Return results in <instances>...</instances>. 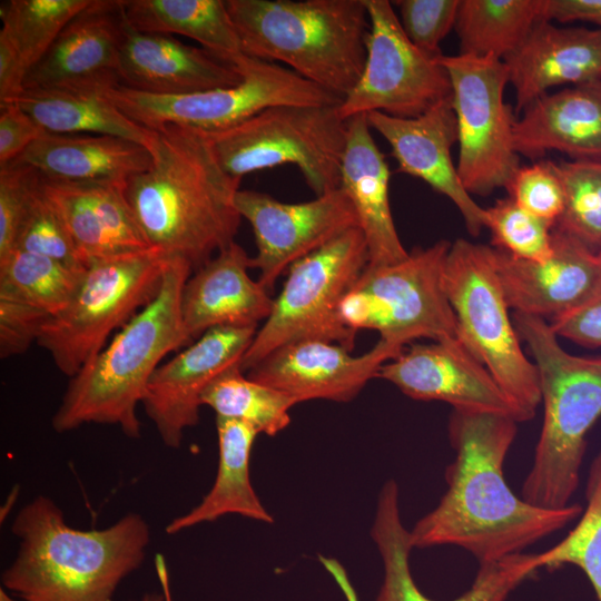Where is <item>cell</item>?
Wrapping results in <instances>:
<instances>
[{
  "instance_id": "1",
  "label": "cell",
  "mask_w": 601,
  "mask_h": 601,
  "mask_svg": "<svg viewBox=\"0 0 601 601\" xmlns=\"http://www.w3.org/2000/svg\"><path fill=\"white\" fill-rule=\"evenodd\" d=\"M509 415L453 410L449 436L455 460L446 467L447 490L410 531L413 548L455 545L479 565L523 551L579 518L583 508L533 505L508 485L503 464L516 436Z\"/></svg>"
},
{
  "instance_id": "2",
  "label": "cell",
  "mask_w": 601,
  "mask_h": 601,
  "mask_svg": "<svg viewBox=\"0 0 601 601\" xmlns=\"http://www.w3.org/2000/svg\"><path fill=\"white\" fill-rule=\"evenodd\" d=\"M156 132L152 165L125 195L147 245L197 269L235 242L240 179L223 169L203 131L166 125Z\"/></svg>"
},
{
  "instance_id": "3",
  "label": "cell",
  "mask_w": 601,
  "mask_h": 601,
  "mask_svg": "<svg viewBox=\"0 0 601 601\" xmlns=\"http://www.w3.org/2000/svg\"><path fill=\"white\" fill-rule=\"evenodd\" d=\"M18 554L2 584L24 601H112L119 583L142 563L150 541L145 519L129 513L101 530H78L39 495L11 526Z\"/></svg>"
},
{
  "instance_id": "4",
  "label": "cell",
  "mask_w": 601,
  "mask_h": 601,
  "mask_svg": "<svg viewBox=\"0 0 601 601\" xmlns=\"http://www.w3.org/2000/svg\"><path fill=\"white\" fill-rule=\"evenodd\" d=\"M193 270L174 256L154 299L128 321L86 366L70 377L52 417L58 433L83 424L117 425L137 439L141 423L137 406L162 358L190 343L180 314V297Z\"/></svg>"
},
{
  "instance_id": "5",
  "label": "cell",
  "mask_w": 601,
  "mask_h": 601,
  "mask_svg": "<svg viewBox=\"0 0 601 601\" xmlns=\"http://www.w3.org/2000/svg\"><path fill=\"white\" fill-rule=\"evenodd\" d=\"M242 52L280 62L344 99L366 59L364 0H226Z\"/></svg>"
},
{
  "instance_id": "6",
  "label": "cell",
  "mask_w": 601,
  "mask_h": 601,
  "mask_svg": "<svg viewBox=\"0 0 601 601\" xmlns=\"http://www.w3.org/2000/svg\"><path fill=\"white\" fill-rule=\"evenodd\" d=\"M513 324L534 358L544 408L521 497L540 508H564L580 482L587 435L601 416V356L570 354L544 318L514 313Z\"/></svg>"
},
{
  "instance_id": "7",
  "label": "cell",
  "mask_w": 601,
  "mask_h": 601,
  "mask_svg": "<svg viewBox=\"0 0 601 601\" xmlns=\"http://www.w3.org/2000/svg\"><path fill=\"white\" fill-rule=\"evenodd\" d=\"M173 257L147 247L90 262L67 307L42 325L37 344L72 377L107 345L112 332L154 299Z\"/></svg>"
},
{
  "instance_id": "8",
  "label": "cell",
  "mask_w": 601,
  "mask_h": 601,
  "mask_svg": "<svg viewBox=\"0 0 601 601\" xmlns=\"http://www.w3.org/2000/svg\"><path fill=\"white\" fill-rule=\"evenodd\" d=\"M444 288L457 322L459 338L487 368L516 412L534 417L541 403L539 374L525 355L509 315L493 247L459 238L451 244Z\"/></svg>"
},
{
  "instance_id": "9",
  "label": "cell",
  "mask_w": 601,
  "mask_h": 601,
  "mask_svg": "<svg viewBox=\"0 0 601 601\" xmlns=\"http://www.w3.org/2000/svg\"><path fill=\"white\" fill-rule=\"evenodd\" d=\"M367 265V245L359 227L293 264L269 316L243 357V372L277 348L300 341H325L353 351L356 331L343 321L341 306Z\"/></svg>"
},
{
  "instance_id": "10",
  "label": "cell",
  "mask_w": 601,
  "mask_h": 601,
  "mask_svg": "<svg viewBox=\"0 0 601 601\" xmlns=\"http://www.w3.org/2000/svg\"><path fill=\"white\" fill-rule=\"evenodd\" d=\"M339 106H276L230 128L204 132L223 169L245 175L296 166L316 196L339 188L346 120Z\"/></svg>"
},
{
  "instance_id": "11",
  "label": "cell",
  "mask_w": 601,
  "mask_h": 601,
  "mask_svg": "<svg viewBox=\"0 0 601 601\" xmlns=\"http://www.w3.org/2000/svg\"><path fill=\"white\" fill-rule=\"evenodd\" d=\"M243 80L235 86L177 96L154 95L121 83L105 95L131 120L156 130L176 125L203 132L236 126L276 106H339L336 95L276 62L238 53L230 57Z\"/></svg>"
},
{
  "instance_id": "12",
  "label": "cell",
  "mask_w": 601,
  "mask_h": 601,
  "mask_svg": "<svg viewBox=\"0 0 601 601\" xmlns=\"http://www.w3.org/2000/svg\"><path fill=\"white\" fill-rule=\"evenodd\" d=\"M447 240L414 248L394 264L367 266L341 306L354 331L373 329L380 339L404 349L417 338L459 337L444 288Z\"/></svg>"
},
{
  "instance_id": "13",
  "label": "cell",
  "mask_w": 601,
  "mask_h": 601,
  "mask_svg": "<svg viewBox=\"0 0 601 601\" xmlns=\"http://www.w3.org/2000/svg\"><path fill=\"white\" fill-rule=\"evenodd\" d=\"M452 86L459 157L456 169L470 195L487 196L505 188L520 167L514 148V110L504 100L505 62L493 56L439 57Z\"/></svg>"
},
{
  "instance_id": "14",
  "label": "cell",
  "mask_w": 601,
  "mask_h": 601,
  "mask_svg": "<svg viewBox=\"0 0 601 601\" xmlns=\"http://www.w3.org/2000/svg\"><path fill=\"white\" fill-rule=\"evenodd\" d=\"M370 28L358 81L338 107L343 119L370 112L415 118L451 97L445 68L407 38L387 0H364Z\"/></svg>"
},
{
  "instance_id": "15",
  "label": "cell",
  "mask_w": 601,
  "mask_h": 601,
  "mask_svg": "<svg viewBox=\"0 0 601 601\" xmlns=\"http://www.w3.org/2000/svg\"><path fill=\"white\" fill-rule=\"evenodd\" d=\"M235 205L252 226L257 254L252 268L270 292L289 267L353 227H359L346 194L337 188L313 200L284 203L256 190H238Z\"/></svg>"
},
{
  "instance_id": "16",
  "label": "cell",
  "mask_w": 601,
  "mask_h": 601,
  "mask_svg": "<svg viewBox=\"0 0 601 601\" xmlns=\"http://www.w3.org/2000/svg\"><path fill=\"white\" fill-rule=\"evenodd\" d=\"M257 329H209L157 367L141 404L166 446H180L185 431L199 421L204 392L219 376L240 367Z\"/></svg>"
},
{
  "instance_id": "17",
  "label": "cell",
  "mask_w": 601,
  "mask_h": 601,
  "mask_svg": "<svg viewBox=\"0 0 601 601\" xmlns=\"http://www.w3.org/2000/svg\"><path fill=\"white\" fill-rule=\"evenodd\" d=\"M377 377L413 400L441 401L456 411L503 414L519 422L509 397L459 337L413 344L383 364Z\"/></svg>"
},
{
  "instance_id": "18",
  "label": "cell",
  "mask_w": 601,
  "mask_h": 601,
  "mask_svg": "<svg viewBox=\"0 0 601 601\" xmlns=\"http://www.w3.org/2000/svg\"><path fill=\"white\" fill-rule=\"evenodd\" d=\"M403 348L382 339L366 353L353 355L344 346L318 339L287 344L250 368L248 377L279 390L297 403L311 400L348 402L378 376Z\"/></svg>"
},
{
  "instance_id": "19",
  "label": "cell",
  "mask_w": 601,
  "mask_h": 601,
  "mask_svg": "<svg viewBox=\"0 0 601 601\" xmlns=\"http://www.w3.org/2000/svg\"><path fill=\"white\" fill-rule=\"evenodd\" d=\"M367 120L390 145L397 173L418 178L447 197L471 235L477 236L485 228L484 208L466 191L452 160L457 129L451 97L415 118L374 111L367 115Z\"/></svg>"
},
{
  "instance_id": "20",
  "label": "cell",
  "mask_w": 601,
  "mask_h": 601,
  "mask_svg": "<svg viewBox=\"0 0 601 601\" xmlns=\"http://www.w3.org/2000/svg\"><path fill=\"white\" fill-rule=\"evenodd\" d=\"M552 245V256L544 262L519 259L493 247L496 274L515 313L552 319L582 304L600 283L597 252L554 228Z\"/></svg>"
},
{
  "instance_id": "21",
  "label": "cell",
  "mask_w": 601,
  "mask_h": 601,
  "mask_svg": "<svg viewBox=\"0 0 601 601\" xmlns=\"http://www.w3.org/2000/svg\"><path fill=\"white\" fill-rule=\"evenodd\" d=\"M124 22L121 0H92L30 69L23 89L104 91L119 85Z\"/></svg>"
},
{
  "instance_id": "22",
  "label": "cell",
  "mask_w": 601,
  "mask_h": 601,
  "mask_svg": "<svg viewBox=\"0 0 601 601\" xmlns=\"http://www.w3.org/2000/svg\"><path fill=\"white\" fill-rule=\"evenodd\" d=\"M371 536L384 565V579L375 601H437L416 585L410 554L414 549L400 509V489L394 480L384 483L377 499ZM539 570L535 553H519L479 565L471 587L451 601H506L510 594Z\"/></svg>"
},
{
  "instance_id": "23",
  "label": "cell",
  "mask_w": 601,
  "mask_h": 601,
  "mask_svg": "<svg viewBox=\"0 0 601 601\" xmlns=\"http://www.w3.org/2000/svg\"><path fill=\"white\" fill-rule=\"evenodd\" d=\"M118 73L126 87L164 96L230 87L243 80L231 60L168 35L139 31L126 18Z\"/></svg>"
},
{
  "instance_id": "24",
  "label": "cell",
  "mask_w": 601,
  "mask_h": 601,
  "mask_svg": "<svg viewBox=\"0 0 601 601\" xmlns=\"http://www.w3.org/2000/svg\"><path fill=\"white\" fill-rule=\"evenodd\" d=\"M252 257L231 243L198 267L184 285L180 314L189 342L217 327H256L274 298L248 270Z\"/></svg>"
},
{
  "instance_id": "25",
  "label": "cell",
  "mask_w": 601,
  "mask_h": 601,
  "mask_svg": "<svg viewBox=\"0 0 601 601\" xmlns=\"http://www.w3.org/2000/svg\"><path fill=\"white\" fill-rule=\"evenodd\" d=\"M503 61L515 91V111L521 112L554 87L601 78V28L542 20Z\"/></svg>"
},
{
  "instance_id": "26",
  "label": "cell",
  "mask_w": 601,
  "mask_h": 601,
  "mask_svg": "<svg viewBox=\"0 0 601 601\" xmlns=\"http://www.w3.org/2000/svg\"><path fill=\"white\" fill-rule=\"evenodd\" d=\"M521 112L513 125L519 156L536 160L559 151L601 162V78L548 92Z\"/></svg>"
},
{
  "instance_id": "27",
  "label": "cell",
  "mask_w": 601,
  "mask_h": 601,
  "mask_svg": "<svg viewBox=\"0 0 601 601\" xmlns=\"http://www.w3.org/2000/svg\"><path fill=\"white\" fill-rule=\"evenodd\" d=\"M38 176L41 191L63 223L85 266L149 247L128 205L126 186L62 183Z\"/></svg>"
},
{
  "instance_id": "28",
  "label": "cell",
  "mask_w": 601,
  "mask_h": 601,
  "mask_svg": "<svg viewBox=\"0 0 601 601\" xmlns=\"http://www.w3.org/2000/svg\"><path fill=\"white\" fill-rule=\"evenodd\" d=\"M391 175L385 155L371 134L367 115L348 118L339 188L356 211L367 245V266L394 264L408 255L392 216Z\"/></svg>"
},
{
  "instance_id": "29",
  "label": "cell",
  "mask_w": 601,
  "mask_h": 601,
  "mask_svg": "<svg viewBox=\"0 0 601 601\" xmlns=\"http://www.w3.org/2000/svg\"><path fill=\"white\" fill-rule=\"evenodd\" d=\"M13 161L49 180L126 186L150 168L152 155L148 148L115 136L46 132Z\"/></svg>"
},
{
  "instance_id": "30",
  "label": "cell",
  "mask_w": 601,
  "mask_h": 601,
  "mask_svg": "<svg viewBox=\"0 0 601 601\" xmlns=\"http://www.w3.org/2000/svg\"><path fill=\"white\" fill-rule=\"evenodd\" d=\"M2 104H14L29 114L46 131L65 135H107L137 142L151 152L156 130L127 117L98 90L67 88L23 89ZM1 105V104H0Z\"/></svg>"
},
{
  "instance_id": "31",
  "label": "cell",
  "mask_w": 601,
  "mask_h": 601,
  "mask_svg": "<svg viewBox=\"0 0 601 601\" xmlns=\"http://www.w3.org/2000/svg\"><path fill=\"white\" fill-rule=\"evenodd\" d=\"M218 435V467L215 482L201 502L188 513L175 518L166 526L168 534L226 514L273 523V516L259 501L249 476V459L259 434L250 425L228 418H216Z\"/></svg>"
},
{
  "instance_id": "32",
  "label": "cell",
  "mask_w": 601,
  "mask_h": 601,
  "mask_svg": "<svg viewBox=\"0 0 601 601\" xmlns=\"http://www.w3.org/2000/svg\"><path fill=\"white\" fill-rule=\"evenodd\" d=\"M137 30L190 38L220 58L242 53L239 37L224 0H121Z\"/></svg>"
},
{
  "instance_id": "33",
  "label": "cell",
  "mask_w": 601,
  "mask_h": 601,
  "mask_svg": "<svg viewBox=\"0 0 601 601\" xmlns=\"http://www.w3.org/2000/svg\"><path fill=\"white\" fill-rule=\"evenodd\" d=\"M545 18V0H460V53L504 60Z\"/></svg>"
},
{
  "instance_id": "34",
  "label": "cell",
  "mask_w": 601,
  "mask_h": 601,
  "mask_svg": "<svg viewBox=\"0 0 601 601\" xmlns=\"http://www.w3.org/2000/svg\"><path fill=\"white\" fill-rule=\"evenodd\" d=\"M201 404L217 417L235 420L259 434L274 436L290 423V408L297 401L288 394L244 376L235 367L214 381L201 396Z\"/></svg>"
},
{
  "instance_id": "35",
  "label": "cell",
  "mask_w": 601,
  "mask_h": 601,
  "mask_svg": "<svg viewBox=\"0 0 601 601\" xmlns=\"http://www.w3.org/2000/svg\"><path fill=\"white\" fill-rule=\"evenodd\" d=\"M92 0H9L0 4L3 37L30 69L65 27Z\"/></svg>"
},
{
  "instance_id": "36",
  "label": "cell",
  "mask_w": 601,
  "mask_h": 601,
  "mask_svg": "<svg viewBox=\"0 0 601 601\" xmlns=\"http://www.w3.org/2000/svg\"><path fill=\"white\" fill-rule=\"evenodd\" d=\"M83 270L77 272L52 258L14 249L0 260V290L51 317L67 307Z\"/></svg>"
},
{
  "instance_id": "37",
  "label": "cell",
  "mask_w": 601,
  "mask_h": 601,
  "mask_svg": "<svg viewBox=\"0 0 601 601\" xmlns=\"http://www.w3.org/2000/svg\"><path fill=\"white\" fill-rule=\"evenodd\" d=\"M587 508L578 524L559 543L535 553L539 569L554 570L563 565L581 569L601 601V451L593 459L587 486Z\"/></svg>"
},
{
  "instance_id": "38",
  "label": "cell",
  "mask_w": 601,
  "mask_h": 601,
  "mask_svg": "<svg viewBox=\"0 0 601 601\" xmlns=\"http://www.w3.org/2000/svg\"><path fill=\"white\" fill-rule=\"evenodd\" d=\"M564 190V209L554 229L592 250L601 248V162L554 161Z\"/></svg>"
},
{
  "instance_id": "39",
  "label": "cell",
  "mask_w": 601,
  "mask_h": 601,
  "mask_svg": "<svg viewBox=\"0 0 601 601\" xmlns=\"http://www.w3.org/2000/svg\"><path fill=\"white\" fill-rule=\"evenodd\" d=\"M484 216L492 247L531 262H544L552 256L553 226L524 210L511 197L484 208Z\"/></svg>"
},
{
  "instance_id": "40",
  "label": "cell",
  "mask_w": 601,
  "mask_h": 601,
  "mask_svg": "<svg viewBox=\"0 0 601 601\" xmlns=\"http://www.w3.org/2000/svg\"><path fill=\"white\" fill-rule=\"evenodd\" d=\"M14 249L52 258L77 272L86 268L63 223L41 191L39 176L18 230Z\"/></svg>"
},
{
  "instance_id": "41",
  "label": "cell",
  "mask_w": 601,
  "mask_h": 601,
  "mask_svg": "<svg viewBox=\"0 0 601 601\" xmlns=\"http://www.w3.org/2000/svg\"><path fill=\"white\" fill-rule=\"evenodd\" d=\"M505 189L520 207L553 227L564 209V190L552 160L520 165Z\"/></svg>"
},
{
  "instance_id": "42",
  "label": "cell",
  "mask_w": 601,
  "mask_h": 601,
  "mask_svg": "<svg viewBox=\"0 0 601 601\" xmlns=\"http://www.w3.org/2000/svg\"><path fill=\"white\" fill-rule=\"evenodd\" d=\"M398 20L411 42L426 55L442 56L441 42L455 27L460 0H400Z\"/></svg>"
},
{
  "instance_id": "43",
  "label": "cell",
  "mask_w": 601,
  "mask_h": 601,
  "mask_svg": "<svg viewBox=\"0 0 601 601\" xmlns=\"http://www.w3.org/2000/svg\"><path fill=\"white\" fill-rule=\"evenodd\" d=\"M37 173L22 164L9 162L0 167V260L14 248Z\"/></svg>"
},
{
  "instance_id": "44",
  "label": "cell",
  "mask_w": 601,
  "mask_h": 601,
  "mask_svg": "<svg viewBox=\"0 0 601 601\" xmlns=\"http://www.w3.org/2000/svg\"><path fill=\"white\" fill-rule=\"evenodd\" d=\"M49 318L43 311L0 290V356L8 358L27 352L37 343L42 325Z\"/></svg>"
},
{
  "instance_id": "45",
  "label": "cell",
  "mask_w": 601,
  "mask_h": 601,
  "mask_svg": "<svg viewBox=\"0 0 601 601\" xmlns=\"http://www.w3.org/2000/svg\"><path fill=\"white\" fill-rule=\"evenodd\" d=\"M558 337L589 348L601 347V280L575 308L549 322Z\"/></svg>"
},
{
  "instance_id": "46",
  "label": "cell",
  "mask_w": 601,
  "mask_h": 601,
  "mask_svg": "<svg viewBox=\"0 0 601 601\" xmlns=\"http://www.w3.org/2000/svg\"><path fill=\"white\" fill-rule=\"evenodd\" d=\"M46 131L14 104L0 105V167L21 156Z\"/></svg>"
},
{
  "instance_id": "47",
  "label": "cell",
  "mask_w": 601,
  "mask_h": 601,
  "mask_svg": "<svg viewBox=\"0 0 601 601\" xmlns=\"http://www.w3.org/2000/svg\"><path fill=\"white\" fill-rule=\"evenodd\" d=\"M545 18L562 23L589 22L601 28V0H545Z\"/></svg>"
},
{
  "instance_id": "48",
  "label": "cell",
  "mask_w": 601,
  "mask_h": 601,
  "mask_svg": "<svg viewBox=\"0 0 601 601\" xmlns=\"http://www.w3.org/2000/svg\"><path fill=\"white\" fill-rule=\"evenodd\" d=\"M319 560L322 564L325 566V569L332 574L334 580L337 582L341 590L346 595L347 601H358L356 592L354 588L352 587L348 577L346 574V571L342 566V564L331 558L319 556Z\"/></svg>"
},
{
  "instance_id": "49",
  "label": "cell",
  "mask_w": 601,
  "mask_h": 601,
  "mask_svg": "<svg viewBox=\"0 0 601 601\" xmlns=\"http://www.w3.org/2000/svg\"><path fill=\"white\" fill-rule=\"evenodd\" d=\"M140 601H169L168 591L166 589V592L164 593H157V592L147 593L141 598Z\"/></svg>"
},
{
  "instance_id": "50",
  "label": "cell",
  "mask_w": 601,
  "mask_h": 601,
  "mask_svg": "<svg viewBox=\"0 0 601 601\" xmlns=\"http://www.w3.org/2000/svg\"><path fill=\"white\" fill-rule=\"evenodd\" d=\"M0 601H17L13 598H11L3 588L0 589ZM24 601V600H23Z\"/></svg>"
},
{
  "instance_id": "51",
  "label": "cell",
  "mask_w": 601,
  "mask_h": 601,
  "mask_svg": "<svg viewBox=\"0 0 601 601\" xmlns=\"http://www.w3.org/2000/svg\"><path fill=\"white\" fill-rule=\"evenodd\" d=\"M598 255L601 258V248L598 250Z\"/></svg>"
}]
</instances>
